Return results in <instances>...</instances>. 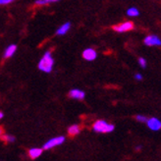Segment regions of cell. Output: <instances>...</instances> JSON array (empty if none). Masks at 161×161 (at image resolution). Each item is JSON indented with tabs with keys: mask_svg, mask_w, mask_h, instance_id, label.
<instances>
[{
	"mask_svg": "<svg viewBox=\"0 0 161 161\" xmlns=\"http://www.w3.org/2000/svg\"><path fill=\"white\" fill-rule=\"evenodd\" d=\"M55 59L53 56V52L51 49H47L42 55V57L38 60L37 69L45 74H50L54 69Z\"/></svg>",
	"mask_w": 161,
	"mask_h": 161,
	"instance_id": "6da1fadb",
	"label": "cell"
},
{
	"mask_svg": "<svg viewBox=\"0 0 161 161\" xmlns=\"http://www.w3.org/2000/svg\"><path fill=\"white\" fill-rule=\"evenodd\" d=\"M115 126L107 122L106 120H96L92 124V131L97 134H109L114 131Z\"/></svg>",
	"mask_w": 161,
	"mask_h": 161,
	"instance_id": "7a4b0ae2",
	"label": "cell"
},
{
	"mask_svg": "<svg viewBox=\"0 0 161 161\" xmlns=\"http://www.w3.org/2000/svg\"><path fill=\"white\" fill-rule=\"evenodd\" d=\"M66 141V138L64 136H53V138L49 139L47 142H45L42 146L43 150H50L52 148H55L61 144H63Z\"/></svg>",
	"mask_w": 161,
	"mask_h": 161,
	"instance_id": "3957f363",
	"label": "cell"
},
{
	"mask_svg": "<svg viewBox=\"0 0 161 161\" xmlns=\"http://www.w3.org/2000/svg\"><path fill=\"white\" fill-rule=\"evenodd\" d=\"M135 28V24L134 22L132 21H124V22H121L117 25L113 26V31H116L118 34H124V33H127V31H133Z\"/></svg>",
	"mask_w": 161,
	"mask_h": 161,
	"instance_id": "277c9868",
	"label": "cell"
},
{
	"mask_svg": "<svg viewBox=\"0 0 161 161\" xmlns=\"http://www.w3.org/2000/svg\"><path fill=\"white\" fill-rule=\"evenodd\" d=\"M143 44L148 47H161V37L157 35H147L143 38Z\"/></svg>",
	"mask_w": 161,
	"mask_h": 161,
	"instance_id": "5b68a950",
	"label": "cell"
},
{
	"mask_svg": "<svg viewBox=\"0 0 161 161\" xmlns=\"http://www.w3.org/2000/svg\"><path fill=\"white\" fill-rule=\"evenodd\" d=\"M97 51H96L94 48L92 47H87V48H85L82 52V57L84 60L87 61V62H92L94 61L96 58H97Z\"/></svg>",
	"mask_w": 161,
	"mask_h": 161,
	"instance_id": "8992f818",
	"label": "cell"
},
{
	"mask_svg": "<svg viewBox=\"0 0 161 161\" xmlns=\"http://www.w3.org/2000/svg\"><path fill=\"white\" fill-rule=\"evenodd\" d=\"M147 126L150 131L153 132H158L161 130V120L158 119L157 117H150L147 118Z\"/></svg>",
	"mask_w": 161,
	"mask_h": 161,
	"instance_id": "52a82bcc",
	"label": "cell"
},
{
	"mask_svg": "<svg viewBox=\"0 0 161 161\" xmlns=\"http://www.w3.org/2000/svg\"><path fill=\"white\" fill-rule=\"evenodd\" d=\"M68 95H69V97L72 99L84 100L86 97V92L83 90H80V88H72V90H70Z\"/></svg>",
	"mask_w": 161,
	"mask_h": 161,
	"instance_id": "ba28073f",
	"label": "cell"
},
{
	"mask_svg": "<svg viewBox=\"0 0 161 161\" xmlns=\"http://www.w3.org/2000/svg\"><path fill=\"white\" fill-rule=\"evenodd\" d=\"M17 49H18L17 44L11 43L9 45H7L6 48L4 49V52H3V59L7 60V59L12 58L13 56L16 54V52H17Z\"/></svg>",
	"mask_w": 161,
	"mask_h": 161,
	"instance_id": "9c48e42d",
	"label": "cell"
},
{
	"mask_svg": "<svg viewBox=\"0 0 161 161\" xmlns=\"http://www.w3.org/2000/svg\"><path fill=\"white\" fill-rule=\"evenodd\" d=\"M72 28V24L70 22H65V23H63L62 25H60L57 30H56V36H66L70 30Z\"/></svg>",
	"mask_w": 161,
	"mask_h": 161,
	"instance_id": "30bf717a",
	"label": "cell"
},
{
	"mask_svg": "<svg viewBox=\"0 0 161 161\" xmlns=\"http://www.w3.org/2000/svg\"><path fill=\"white\" fill-rule=\"evenodd\" d=\"M43 152L42 147H31L28 151V155L31 159H36L39 156H42Z\"/></svg>",
	"mask_w": 161,
	"mask_h": 161,
	"instance_id": "8fae6325",
	"label": "cell"
},
{
	"mask_svg": "<svg viewBox=\"0 0 161 161\" xmlns=\"http://www.w3.org/2000/svg\"><path fill=\"white\" fill-rule=\"evenodd\" d=\"M67 133H68V135L71 136H78V135L80 133V126L78 125V124H73V125H71V126L68 128Z\"/></svg>",
	"mask_w": 161,
	"mask_h": 161,
	"instance_id": "7c38bea8",
	"label": "cell"
},
{
	"mask_svg": "<svg viewBox=\"0 0 161 161\" xmlns=\"http://www.w3.org/2000/svg\"><path fill=\"white\" fill-rule=\"evenodd\" d=\"M61 0H36L35 1V6L36 7H44V6H48L54 3H58Z\"/></svg>",
	"mask_w": 161,
	"mask_h": 161,
	"instance_id": "4fadbf2b",
	"label": "cell"
},
{
	"mask_svg": "<svg viewBox=\"0 0 161 161\" xmlns=\"http://www.w3.org/2000/svg\"><path fill=\"white\" fill-rule=\"evenodd\" d=\"M126 15H127V17H130V18L139 17V16H140V10L136 7H129L127 9V11H126Z\"/></svg>",
	"mask_w": 161,
	"mask_h": 161,
	"instance_id": "5bb4252c",
	"label": "cell"
},
{
	"mask_svg": "<svg viewBox=\"0 0 161 161\" xmlns=\"http://www.w3.org/2000/svg\"><path fill=\"white\" fill-rule=\"evenodd\" d=\"M0 138H1V140L3 142H5L6 143H13L16 141L15 136L13 135H10V134H3Z\"/></svg>",
	"mask_w": 161,
	"mask_h": 161,
	"instance_id": "9a60e30c",
	"label": "cell"
},
{
	"mask_svg": "<svg viewBox=\"0 0 161 161\" xmlns=\"http://www.w3.org/2000/svg\"><path fill=\"white\" fill-rule=\"evenodd\" d=\"M138 64L140 65L141 68L146 69L147 66V59L144 58V57H139L138 58Z\"/></svg>",
	"mask_w": 161,
	"mask_h": 161,
	"instance_id": "2e32d148",
	"label": "cell"
},
{
	"mask_svg": "<svg viewBox=\"0 0 161 161\" xmlns=\"http://www.w3.org/2000/svg\"><path fill=\"white\" fill-rule=\"evenodd\" d=\"M136 120L138 121L139 123H147V117L146 115H142V114H139V115H136Z\"/></svg>",
	"mask_w": 161,
	"mask_h": 161,
	"instance_id": "e0dca14e",
	"label": "cell"
},
{
	"mask_svg": "<svg viewBox=\"0 0 161 161\" xmlns=\"http://www.w3.org/2000/svg\"><path fill=\"white\" fill-rule=\"evenodd\" d=\"M15 0H0V6H6L12 4Z\"/></svg>",
	"mask_w": 161,
	"mask_h": 161,
	"instance_id": "ac0fdd59",
	"label": "cell"
},
{
	"mask_svg": "<svg viewBox=\"0 0 161 161\" xmlns=\"http://www.w3.org/2000/svg\"><path fill=\"white\" fill-rule=\"evenodd\" d=\"M134 78H135L136 80H143V76L141 73H136L135 76H134Z\"/></svg>",
	"mask_w": 161,
	"mask_h": 161,
	"instance_id": "d6986e66",
	"label": "cell"
},
{
	"mask_svg": "<svg viewBox=\"0 0 161 161\" xmlns=\"http://www.w3.org/2000/svg\"><path fill=\"white\" fill-rule=\"evenodd\" d=\"M142 150V146H136V151H141Z\"/></svg>",
	"mask_w": 161,
	"mask_h": 161,
	"instance_id": "ffe728a7",
	"label": "cell"
},
{
	"mask_svg": "<svg viewBox=\"0 0 161 161\" xmlns=\"http://www.w3.org/2000/svg\"><path fill=\"white\" fill-rule=\"evenodd\" d=\"M3 134H4V130H3V128L0 126V136H1Z\"/></svg>",
	"mask_w": 161,
	"mask_h": 161,
	"instance_id": "44dd1931",
	"label": "cell"
},
{
	"mask_svg": "<svg viewBox=\"0 0 161 161\" xmlns=\"http://www.w3.org/2000/svg\"><path fill=\"white\" fill-rule=\"evenodd\" d=\"M4 118V113L2 111H0V120H2Z\"/></svg>",
	"mask_w": 161,
	"mask_h": 161,
	"instance_id": "7402d4cb",
	"label": "cell"
}]
</instances>
